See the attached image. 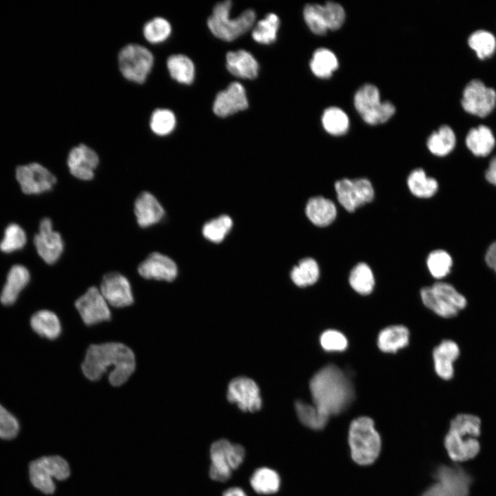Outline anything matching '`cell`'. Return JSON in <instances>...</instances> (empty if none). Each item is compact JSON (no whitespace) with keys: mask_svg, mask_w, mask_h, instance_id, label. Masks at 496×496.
<instances>
[{"mask_svg":"<svg viewBox=\"0 0 496 496\" xmlns=\"http://www.w3.org/2000/svg\"><path fill=\"white\" fill-rule=\"evenodd\" d=\"M468 44L481 60L491 57L496 51V39L489 31L478 30L468 37Z\"/></svg>","mask_w":496,"mask_h":496,"instance_id":"36","label":"cell"},{"mask_svg":"<svg viewBox=\"0 0 496 496\" xmlns=\"http://www.w3.org/2000/svg\"><path fill=\"white\" fill-rule=\"evenodd\" d=\"M354 105L361 117L369 125L386 122L395 112V107L389 101H380V94L372 84L362 85L355 92Z\"/></svg>","mask_w":496,"mask_h":496,"instance_id":"8","label":"cell"},{"mask_svg":"<svg viewBox=\"0 0 496 496\" xmlns=\"http://www.w3.org/2000/svg\"><path fill=\"white\" fill-rule=\"evenodd\" d=\"M309 389L314 404L329 416L342 413L355 397L351 380L333 364L324 366L315 373Z\"/></svg>","mask_w":496,"mask_h":496,"instance_id":"2","label":"cell"},{"mask_svg":"<svg viewBox=\"0 0 496 496\" xmlns=\"http://www.w3.org/2000/svg\"><path fill=\"white\" fill-rule=\"evenodd\" d=\"M322 7L328 30L339 29L345 19V12L343 7L333 1H328Z\"/></svg>","mask_w":496,"mask_h":496,"instance_id":"47","label":"cell"},{"mask_svg":"<svg viewBox=\"0 0 496 496\" xmlns=\"http://www.w3.org/2000/svg\"><path fill=\"white\" fill-rule=\"evenodd\" d=\"M461 105L467 113L486 117L496 106V91L479 79H473L465 86Z\"/></svg>","mask_w":496,"mask_h":496,"instance_id":"12","label":"cell"},{"mask_svg":"<svg viewBox=\"0 0 496 496\" xmlns=\"http://www.w3.org/2000/svg\"><path fill=\"white\" fill-rule=\"evenodd\" d=\"M99 163V158L96 152L85 144L72 147L67 158L70 174L81 180L93 178Z\"/></svg>","mask_w":496,"mask_h":496,"instance_id":"19","label":"cell"},{"mask_svg":"<svg viewBox=\"0 0 496 496\" xmlns=\"http://www.w3.org/2000/svg\"><path fill=\"white\" fill-rule=\"evenodd\" d=\"M420 296L424 304L438 316L452 318L465 308L467 301L451 285L437 282L423 287Z\"/></svg>","mask_w":496,"mask_h":496,"instance_id":"6","label":"cell"},{"mask_svg":"<svg viewBox=\"0 0 496 496\" xmlns=\"http://www.w3.org/2000/svg\"><path fill=\"white\" fill-rule=\"evenodd\" d=\"M209 454V477L214 481L223 482L231 477L233 470L242 464L245 451L240 444L220 439L211 445Z\"/></svg>","mask_w":496,"mask_h":496,"instance_id":"7","label":"cell"},{"mask_svg":"<svg viewBox=\"0 0 496 496\" xmlns=\"http://www.w3.org/2000/svg\"><path fill=\"white\" fill-rule=\"evenodd\" d=\"M29 473L35 488L43 493L52 494L55 490L53 479H65L70 475V468L67 462L59 456H45L30 464Z\"/></svg>","mask_w":496,"mask_h":496,"instance_id":"10","label":"cell"},{"mask_svg":"<svg viewBox=\"0 0 496 496\" xmlns=\"http://www.w3.org/2000/svg\"><path fill=\"white\" fill-rule=\"evenodd\" d=\"M248 107V101L244 87L233 82L218 92L213 104V111L220 117H227Z\"/></svg>","mask_w":496,"mask_h":496,"instance_id":"21","label":"cell"},{"mask_svg":"<svg viewBox=\"0 0 496 496\" xmlns=\"http://www.w3.org/2000/svg\"><path fill=\"white\" fill-rule=\"evenodd\" d=\"M426 264L431 274L434 278L440 279L447 276L451 271L453 260L446 251L437 249L428 254Z\"/></svg>","mask_w":496,"mask_h":496,"instance_id":"43","label":"cell"},{"mask_svg":"<svg viewBox=\"0 0 496 496\" xmlns=\"http://www.w3.org/2000/svg\"><path fill=\"white\" fill-rule=\"evenodd\" d=\"M227 400L235 403L242 411L254 412L262 406L260 390L256 382L247 378L232 380L228 386Z\"/></svg>","mask_w":496,"mask_h":496,"instance_id":"17","label":"cell"},{"mask_svg":"<svg viewBox=\"0 0 496 496\" xmlns=\"http://www.w3.org/2000/svg\"><path fill=\"white\" fill-rule=\"evenodd\" d=\"M320 344L327 351H342L348 346L346 337L336 330H327L320 336Z\"/></svg>","mask_w":496,"mask_h":496,"instance_id":"48","label":"cell"},{"mask_svg":"<svg viewBox=\"0 0 496 496\" xmlns=\"http://www.w3.org/2000/svg\"><path fill=\"white\" fill-rule=\"evenodd\" d=\"M305 212L309 220L318 227L328 226L337 215L333 202L322 196L310 198L307 203Z\"/></svg>","mask_w":496,"mask_h":496,"instance_id":"26","label":"cell"},{"mask_svg":"<svg viewBox=\"0 0 496 496\" xmlns=\"http://www.w3.org/2000/svg\"><path fill=\"white\" fill-rule=\"evenodd\" d=\"M136 368L135 355L126 345L120 342L92 344L87 349L81 369L91 381H97L109 371L108 380L112 386L123 384Z\"/></svg>","mask_w":496,"mask_h":496,"instance_id":"1","label":"cell"},{"mask_svg":"<svg viewBox=\"0 0 496 496\" xmlns=\"http://www.w3.org/2000/svg\"><path fill=\"white\" fill-rule=\"evenodd\" d=\"M16 178L25 194H40L51 190L56 182L55 176L38 163L19 165Z\"/></svg>","mask_w":496,"mask_h":496,"instance_id":"14","label":"cell"},{"mask_svg":"<svg viewBox=\"0 0 496 496\" xmlns=\"http://www.w3.org/2000/svg\"><path fill=\"white\" fill-rule=\"evenodd\" d=\"M99 290L107 304L114 307H128L134 302L131 285L127 278L120 273L105 274Z\"/></svg>","mask_w":496,"mask_h":496,"instance_id":"18","label":"cell"},{"mask_svg":"<svg viewBox=\"0 0 496 496\" xmlns=\"http://www.w3.org/2000/svg\"><path fill=\"white\" fill-rule=\"evenodd\" d=\"M252 488L259 494L269 495L276 493L280 486L278 474L269 468L255 471L250 479Z\"/></svg>","mask_w":496,"mask_h":496,"instance_id":"35","label":"cell"},{"mask_svg":"<svg viewBox=\"0 0 496 496\" xmlns=\"http://www.w3.org/2000/svg\"><path fill=\"white\" fill-rule=\"evenodd\" d=\"M480 427V419L472 414H459L452 420L444 439V446L451 459L464 462L478 454Z\"/></svg>","mask_w":496,"mask_h":496,"instance_id":"3","label":"cell"},{"mask_svg":"<svg viewBox=\"0 0 496 496\" xmlns=\"http://www.w3.org/2000/svg\"><path fill=\"white\" fill-rule=\"evenodd\" d=\"M304 19L311 30L318 35H324L327 32V26L323 13V7L319 4H307L303 10Z\"/></svg>","mask_w":496,"mask_h":496,"instance_id":"46","label":"cell"},{"mask_svg":"<svg viewBox=\"0 0 496 496\" xmlns=\"http://www.w3.org/2000/svg\"><path fill=\"white\" fill-rule=\"evenodd\" d=\"M138 272L145 279L172 282L177 276L178 269L172 258L159 252H153L139 264Z\"/></svg>","mask_w":496,"mask_h":496,"instance_id":"20","label":"cell"},{"mask_svg":"<svg viewBox=\"0 0 496 496\" xmlns=\"http://www.w3.org/2000/svg\"><path fill=\"white\" fill-rule=\"evenodd\" d=\"M226 61L228 71L237 77L254 79L258 76V63L252 54L245 50L227 52Z\"/></svg>","mask_w":496,"mask_h":496,"instance_id":"25","label":"cell"},{"mask_svg":"<svg viewBox=\"0 0 496 496\" xmlns=\"http://www.w3.org/2000/svg\"><path fill=\"white\" fill-rule=\"evenodd\" d=\"M167 68L172 79L180 83L190 84L194 79L192 61L184 54H172L167 60Z\"/></svg>","mask_w":496,"mask_h":496,"instance_id":"32","label":"cell"},{"mask_svg":"<svg viewBox=\"0 0 496 496\" xmlns=\"http://www.w3.org/2000/svg\"><path fill=\"white\" fill-rule=\"evenodd\" d=\"M459 355L458 345L450 340H443L433 351L435 370L444 380H450L453 375V362Z\"/></svg>","mask_w":496,"mask_h":496,"instance_id":"23","label":"cell"},{"mask_svg":"<svg viewBox=\"0 0 496 496\" xmlns=\"http://www.w3.org/2000/svg\"><path fill=\"white\" fill-rule=\"evenodd\" d=\"M231 4L229 0L216 3L207 19V25L211 33L225 41H234L250 30L256 17L253 10L248 9L237 18L230 19Z\"/></svg>","mask_w":496,"mask_h":496,"instance_id":"5","label":"cell"},{"mask_svg":"<svg viewBox=\"0 0 496 496\" xmlns=\"http://www.w3.org/2000/svg\"><path fill=\"white\" fill-rule=\"evenodd\" d=\"M30 278V272L25 266L13 265L8 271L6 282L0 295L1 302L6 306L14 303L21 291L29 282Z\"/></svg>","mask_w":496,"mask_h":496,"instance_id":"24","label":"cell"},{"mask_svg":"<svg viewBox=\"0 0 496 496\" xmlns=\"http://www.w3.org/2000/svg\"><path fill=\"white\" fill-rule=\"evenodd\" d=\"M83 322L93 325L111 318L109 304L96 287H90L74 303Z\"/></svg>","mask_w":496,"mask_h":496,"instance_id":"16","label":"cell"},{"mask_svg":"<svg viewBox=\"0 0 496 496\" xmlns=\"http://www.w3.org/2000/svg\"><path fill=\"white\" fill-rule=\"evenodd\" d=\"M485 176L489 183L496 185V156L490 160Z\"/></svg>","mask_w":496,"mask_h":496,"instance_id":"51","label":"cell"},{"mask_svg":"<svg viewBox=\"0 0 496 496\" xmlns=\"http://www.w3.org/2000/svg\"><path fill=\"white\" fill-rule=\"evenodd\" d=\"M435 477L437 482L421 496H468L472 479L461 468L440 466Z\"/></svg>","mask_w":496,"mask_h":496,"instance_id":"11","label":"cell"},{"mask_svg":"<svg viewBox=\"0 0 496 496\" xmlns=\"http://www.w3.org/2000/svg\"><path fill=\"white\" fill-rule=\"evenodd\" d=\"M176 118L174 112L168 109L158 108L153 111L149 119V127L158 136H166L174 130Z\"/></svg>","mask_w":496,"mask_h":496,"instance_id":"41","label":"cell"},{"mask_svg":"<svg viewBox=\"0 0 496 496\" xmlns=\"http://www.w3.org/2000/svg\"><path fill=\"white\" fill-rule=\"evenodd\" d=\"M134 212L138 225L146 228L160 223L165 210L158 199L149 192H141L136 198Z\"/></svg>","mask_w":496,"mask_h":496,"instance_id":"22","label":"cell"},{"mask_svg":"<svg viewBox=\"0 0 496 496\" xmlns=\"http://www.w3.org/2000/svg\"><path fill=\"white\" fill-rule=\"evenodd\" d=\"M232 220L227 215H223L205 224L203 234L205 238L214 242H220L230 231Z\"/></svg>","mask_w":496,"mask_h":496,"instance_id":"45","label":"cell"},{"mask_svg":"<svg viewBox=\"0 0 496 496\" xmlns=\"http://www.w3.org/2000/svg\"><path fill=\"white\" fill-rule=\"evenodd\" d=\"M280 19L274 13H269L254 26L251 36L258 43L271 44L277 37Z\"/></svg>","mask_w":496,"mask_h":496,"instance_id":"40","label":"cell"},{"mask_svg":"<svg viewBox=\"0 0 496 496\" xmlns=\"http://www.w3.org/2000/svg\"><path fill=\"white\" fill-rule=\"evenodd\" d=\"M223 496H247V495L242 489L234 487L225 490Z\"/></svg>","mask_w":496,"mask_h":496,"instance_id":"52","label":"cell"},{"mask_svg":"<svg viewBox=\"0 0 496 496\" xmlns=\"http://www.w3.org/2000/svg\"><path fill=\"white\" fill-rule=\"evenodd\" d=\"M27 241L24 230L17 224L8 225L4 236L0 242V250L4 253H10L22 249Z\"/></svg>","mask_w":496,"mask_h":496,"instance_id":"44","label":"cell"},{"mask_svg":"<svg viewBox=\"0 0 496 496\" xmlns=\"http://www.w3.org/2000/svg\"><path fill=\"white\" fill-rule=\"evenodd\" d=\"M351 287L358 293L368 295L372 292L375 279L369 266L364 262L357 264L349 275Z\"/></svg>","mask_w":496,"mask_h":496,"instance_id":"37","label":"cell"},{"mask_svg":"<svg viewBox=\"0 0 496 496\" xmlns=\"http://www.w3.org/2000/svg\"><path fill=\"white\" fill-rule=\"evenodd\" d=\"M495 271L496 272V270H495Z\"/></svg>","mask_w":496,"mask_h":496,"instance_id":"53","label":"cell"},{"mask_svg":"<svg viewBox=\"0 0 496 496\" xmlns=\"http://www.w3.org/2000/svg\"><path fill=\"white\" fill-rule=\"evenodd\" d=\"M320 276L316 261L311 258L302 259L291 272L292 281L298 287H304L314 284Z\"/></svg>","mask_w":496,"mask_h":496,"instance_id":"39","label":"cell"},{"mask_svg":"<svg viewBox=\"0 0 496 496\" xmlns=\"http://www.w3.org/2000/svg\"><path fill=\"white\" fill-rule=\"evenodd\" d=\"M409 331L403 325H393L382 329L378 337L379 349L386 353H395L409 343Z\"/></svg>","mask_w":496,"mask_h":496,"instance_id":"28","label":"cell"},{"mask_svg":"<svg viewBox=\"0 0 496 496\" xmlns=\"http://www.w3.org/2000/svg\"><path fill=\"white\" fill-rule=\"evenodd\" d=\"M349 444L355 463L366 466L375 461L380 452L381 439L371 418L360 417L353 420L349 431Z\"/></svg>","mask_w":496,"mask_h":496,"instance_id":"4","label":"cell"},{"mask_svg":"<svg viewBox=\"0 0 496 496\" xmlns=\"http://www.w3.org/2000/svg\"><path fill=\"white\" fill-rule=\"evenodd\" d=\"M466 145L477 156H486L493 149L495 138L491 130L484 125L469 130L466 137Z\"/></svg>","mask_w":496,"mask_h":496,"instance_id":"27","label":"cell"},{"mask_svg":"<svg viewBox=\"0 0 496 496\" xmlns=\"http://www.w3.org/2000/svg\"><path fill=\"white\" fill-rule=\"evenodd\" d=\"M322 123L324 130L334 136L344 134L349 127L348 116L342 110L337 107H330L324 111Z\"/></svg>","mask_w":496,"mask_h":496,"instance_id":"38","label":"cell"},{"mask_svg":"<svg viewBox=\"0 0 496 496\" xmlns=\"http://www.w3.org/2000/svg\"><path fill=\"white\" fill-rule=\"evenodd\" d=\"M407 185L410 192L418 198H430L438 189L437 180L428 177L425 172L420 168L413 170L408 176Z\"/></svg>","mask_w":496,"mask_h":496,"instance_id":"33","label":"cell"},{"mask_svg":"<svg viewBox=\"0 0 496 496\" xmlns=\"http://www.w3.org/2000/svg\"><path fill=\"white\" fill-rule=\"evenodd\" d=\"M335 189L338 202L349 212L371 202L374 198L373 185L364 178L339 180L335 183Z\"/></svg>","mask_w":496,"mask_h":496,"instance_id":"13","label":"cell"},{"mask_svg":"<svg viewBox=\"0 0 496 496\" xmlns=\"http://www.w3.org/2000/svg\"><path fill=\"white\" fill-rule=\"evenodd\" d=\"M485 259L487 265L494 271L496 270V241L489 246Z\"/></svg>","mask_w":496,"mask_h":496,"instance_id":"50","label":"cell"},{"mask_svg":"<svg viewBox=\"0 0 496 496\" xmlns=\"http://www.w3.org/2000/svg\"><path fill=\"white\" fill-rule=\"evenodd\" d=\"M30 326L38 335L49 340L59 337L61 331L59 318L49 310H41L34 313L30 319Z\"/></svg>","mask_w":496,"mask_h":496,"instance_id":"29","label":"cell"},{"mask_svg":"<svg viewBox=\"0 0 496 496\" xmlns=\"http://www.w3.org/2000/svg\"><path fill=\"white\" fill-rule=\"evenodd\" d=\"M33 242L37 254L48 265L54 264L64 249L61 235L53 229L52 222L49 218L41 220L39 232L34 236Z\"/></svg>","mask_w":496,"mask_h":496,"instance_id":"15","label":"cell"},{"mask_svg":"<svg viewBox=\"0 0 496 496\" xmlns=\"http://www.w3.org/2000/svg\"><path fill=\"white\" fill-rule=\"evenodd\" d=\"M145 39L151 43L165 41L171 34L172 26L163 17H156L147 21L143 28Z\"/></svg>","mask_w":496,"mask_h":496,"instance_id":"42","label":"cell"},{"mask_svg":"<svg viewBox=\"0 0 496 496\" xmlns=\"http://www.w3.org/2000/svg\"><path fill=\"white\" fill-rule=\"evenodd\" d=\"M295 409L300 422L313 430H322L327 424L329 415L317 406L298 400Z\"/></svg>","mask_w":496,"mask_h":496,"instance_id":"30","label":"cell"},{"mask_svg":"<svg viewBox=\"0 0 496 496\" xmlns=\"http://www.w3.org/2000/svg\"><path fill=\"white\" fill-rule=\"evenodd\" d=\"M154 56L146 47L137 43L125 45L118 54V68L127 80L143 83L154 65Z\"/></svg>","mask_w":496,"mask_h":496,"instance_id":"9","label":"cell"},{"mask_svg":"<svg viewBox=\"0 0 496 496\" xmlns=\"http://www.w3.org/2000/svg\"><path fill=\"white\" fill-rule=\"evenodd\" d=\"M19 430V424L16 417L0 404V437L12 439Z\"/></svg>","mask_w":496,"mask_h":496,"instance_id":"49","label":"cell"},{"mask_svg":"<svg viewBox=\"0 0 496 496\" xmlns=\"http://www.w3.org/2000/svg\"><path fill=\"white\" fill-rule=\"evenodd\" d=\"M309 65L316 76L327 79L338 68V61L331 50L321 48L314 52Z\"/></svg>","mask_w":496,"mask_h":496,"instance_id":"34","label":"cell"},{"mask_svg":"<svg viewBox=\"0 0 496 496\" xmlns=\"http://www.w3.org/2000/svg\"><path fill=\"white\" fill-rule=\"evenodd\" d=\"M426 144L432 154L439 156H446L451 152L455 146V134L451 127L444 125L430 135Z\"/></svg>","mask_w":496,"mask_h":496,"instance_id":"31","label":"cell"}]
</instances>
